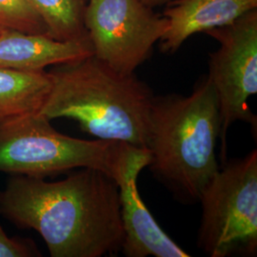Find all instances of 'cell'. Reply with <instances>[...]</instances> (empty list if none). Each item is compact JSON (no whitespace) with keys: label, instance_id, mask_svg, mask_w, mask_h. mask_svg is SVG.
Wrapping results in <instances>:
<instances>
[{"label":"cell","instance_id":"obj_12","mask_svg":"<svg viewBox=\"0 0 257 257\" xmlns=\"http://www.w3.org/2000/svg\"><path fill=\"white\" fill-rule=\"evenodd\" d=\"M45 24L47 35L56 40L89 38L84 26L88 0H27Z\"/></svg>","mask_w":257,"mask_h":257},{"label":"cell","instance_id":"obj_6","mask_svg":"<svg viewBox=\"0 0 257 257\" xmlns=\"http://www.w3.org/2000/svg\"><path fill=\"white\" fill-rule=\"evenodd\" d=\"M84 26L93 55L122 74H134L169 29V20L141 0H88Z\"/></svg>","mask_w":257,"mask_h":257},{"label":"cell","instance_id":"obj_3","mask_svg":"<svg viewBox=\"0 0 257 257\" xmlns=\"http://www.w3.org/2000/svg\"><path fill=\"white\" fill-rule=\"evenodd\" d=\"M220 131L218 98L208 76L195 84L190 95H155L148 167L177 200L198 202L218 172L215 150Z\"/></svg>","mask_w":257,"mask_h":257},{"label":"cell","instance_id":"obj_1","mask_svg":"<svg viewBox=\"0 0 257 257\" xmlns=\"http://www.w3.org/2000/svg\"><path fill=\"white\" fill-rule=\"evenodd\" d=\"M0 214L38 232L52 257L117 254L124 243L118 184L92 168L55 182L10 175L0 191Z\"/></svg>","mask_w":257,"mask_h":257},{"label":"cell","instance_id":"obj_8","mask_svg":"<svg viewBox=\"0 0 257 257\" xmlns=\"http://www.w3.org/2000/svg\"><path fill=\"white\" fill-rule=\"evenodd\" d=\"M150 158L146 148H134L116 180L125 233L121 251L127 257H190L160 228L138 192V175L149 165Z\"/></svg>","mask_w":257,"mask_h":257},{"label":"cell","instance_id":"obj_2","mask_svg":"<svg viewBox=\"0 0 257 257\" xmlns=\"http://www.w3.org/2000/svg\"><path fill=\"white\" fill-rule=\"evenodd\" d=\"M48 73L52 86L40 114L74 120L97 139L146 148L155 95L135 73H119L93 55Z\"/></svg>","mask_w":257,"mask_h":257},{"label":"cell","instance_id":"obj_10","mask_svg":"<svg viewBox=\"0 0 257 257\" xmlns=\"http://www.w3.org/2000/svg\"><path fill=\"white\" fill-rule=\"evenodd\" d=\"M93 55L89 38L61 41L46 34L0 32V67L19 71H45L47 67L80 60Z\"/></svg>","mask_w":257,"mask_h":257},{"label":"cell","instance_id":"obj_5","mask_svg":"<svg viewBox=\"0 0 257 257\" xmlns=\"http://www.w3.org/2000/svg\"><path fill=\"white\" fill-rule=\"evenodd\" d=\"M197 246L211 257L257 253V152L225 162L205 187Z\"/></svg>","mask_w":257,"mask_h":257},{"label":"cell","instance_id":"obj_14","mask_svg":"<svg viewBox=\"0 0 257 257\" xmlns=\"http://www.w3.org/2000/svg\"><path fill=\"white\" fill-rule=\"evenodd\" d=\"M37 256L41 253L32 239L10 237L0 224V257Z\"/></svg>","mask_w":257,"mask_h":257},{"label":"cell","instance_id":"obj_15","mask_svg":"<svg viewBox=\"0 0 257 257\" xmlns=\"http://www.w3.org/2000/svg\"><path fill=\"white\" fill-rule=\"evenodd\" d=\"M144 4H146L149 7L151 8H155L157 6H160V5H163V4H167L168 2L172 1V0H141Z\"/></svg>","mask_w":257,"mask_h":257},{"label":"cell","instance_id":"obj_7","mask_svg":"<svg viewBox=\"0 0 257 257\" xmlns=\"http://www.w3.org/2000/svg\"><path fill=\"white\" fill-rule=\"evenodd\" d=\"M206 34L220 45L210 55L208 77L218 98L222 156L225 158L226 135L230 126L236 121L256 125V116L248 100L257 93V9Z\"/></svg>","mask_w":257,"mask_h":257},{"label":"cell","instance_id":"obj_11","mask_svg":"<svg viewBox=\"0 0 257 257\" xmlns=\"http://www.w3.org/2000/svg\"><path fill=\"white\" fill-rule=\"evenodd\" d=\"M51 86L46 70L29 72L0 67V125L39 112Z\"/></svg>","mask_w":257,"mask_h":257},{"label":"cell","instance_id":"obj_13","mask_svg":"<svg viewBox=\"0 0 257 257\" xmlns=\"http://www.w3.org/2000/svg\"><path fill=\"white\" fill-rule=\"evenodd\" d=\"M46 34L44 22L27 0H0V31Z\"/></svg>","mask_w":257,"mask_h":257},{"label":"cell","instance_id":"obj_4","mask_svg":"<svg viewBox=\"0 0 257 257\" xmlns=\"http://www.w3.org/2000/svg\"><path fill=\"white\" fill-rule=\"evenodd\" d=\"M50 121L37 112L0 125V173L46 178L92 168L119 178L134 146L68 137Z\"/></svg>","mask_w":257,"mask_h":257},{"label":"cell","instance_id":"obj_16","mask_svg":"<svg viewBox=\"0 0 257 257\" xmlns=\"http://www.w3.org/2000/svg\"><path fill=\"white\" fill-rule=\"evenodd\" d=\"M0 32H1V31H0Z\"/></svg>","mask_w":257,"mask_h":257},{"label":"cell","instance_id":"obj_9","mask_svg":"<svg viewBox=\"0 0 257 257\" xmlns=\"http://www.w3.org/2000/svg\"><path fill=\"white\" fill-rule=\"evenodd\" d=\"M167 4L163 16L169 29L160 40L164 53H175L191 36L229 25L257 8V0H175Z\"/></svg>","mask_w":257,"mask_h":257}]
</instances>
